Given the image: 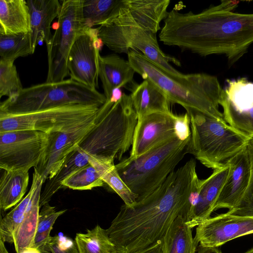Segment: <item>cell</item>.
I'll list each match as a JSON object with an SVG mask.
<instances>
[{"label":"cell","instance_id":"44dd1931","mask_svg":"<svg viewBox=\"0 0 253 253\" xmlns=\"http://www.w3.org/2000/svg\"><path fill=\"white\" fill-rule=\"evenodd\" d=\"M43 184L42 176L34 168L30 188L32 191L31 197L24 217L13 236V244L16 253H26L33 250L40 211L42 189Z\"/></svg>","mask_w":253,"mask_h":253},{"label":"cell","instance_id":"8992f818","mask_svg":"<svg viewBox=\"0 0 253 253\" xmlns=\"http://www.w3.org/2000/svg\"><path fill=\"white\" fill-rule=\"evenodd\" d=\"M191 135L187 153L212 169L225 165L248 144L252 138L236 130L224 120L194 110L187 111Z\"/></svg>","mask_w":253,"mask_h":253},{"label":"cell","instance_id":"4fadbf2b","mask_svg":"<svg viewBox=\"0 0 253 253\" xmlns=\"http://www.w3.org/2000/svg\"><path fill=\"white\" fill-rule=\"evenodd\" d=\"M220 106L225 121L251 138L253 137V83L245 78L227 80Z\"/></svg>","mask_w":253,"mask_h":253},{"label":"cell","instance_id":"ba28073f","mask_svg":"<svg viewBox=\"0 0 253 253\" xmlns=\"http://www.w3.org/2000/svg\"><path fill=\"white\" fill-rule=\"evenodd\" d=\"M103 105L72 104L24 114H0V133L27 130L47 134L71 132L95 121Z\"/></svg>","mask_w":253,"mask_h":253},{"label":"cell","instance_id":"6da1fadb","mask_svg":"<svg viewBox=\"0 0 253 253\" xmlns=\"http://www.w3.org/2000/svg\"><path fill=\"white\" fill-rule=\"evenodd\" d=\"M196 168L195 160L190 159L148 196L121 207L106 229L119 253L145 249L160 240L178 216L186 220L190 195L198 178Z\"/></svg>","mask_w":253,"mask_h":253},{"label":"cell","instance_id":"277c9868","mask_svg":"<svg viewBox=\"0 0 253 253\" xmlns=\"http://www.w3.org/2000/svg\"><path fill=\"white\" fill-rule=\"evenodd\" d=\"M127 54V60L135 73L161 89L170 103L181 105L186 111L194 110L224 120L219 107L225 90L216 77L205 73L174 77L163 71L139 52L129 50Z\"/></svg>","mask_w":253,"mask_h":253},{"label":"cell","instance_id":"83f0119b","mask_svg":"<svg viewBox=\"0 0 253 253\" xmlns=\"http://www.w3.org/2000/svg\"><path fill=\"white\" fill-rule=\"evenodd\" d=\"M75 241L79 253H119L106 229L99 225L85 233H77Z\"/></svg>","mask_w":253,"mask_h":253},{"label":"cell","instance_id":"7c38bea8","mask_svg":"<svg viewBox=\"0 0 253 253\" xmlns=\"http://www.w3.org/2000/svg\"><path fill=\"white\" fill-rule=\"evenodd\" d=\"M102 44L97 36V28H91L76 38L67 61L70 79L96 89L99 77L97 54Z\"/></svg>","mask_w":253,"mask_h":253},{"label":"cell","instance_id":"52a82bcc","mask_svg":"<svg viewBox=\"0 0 253 253\" xmlns=\"http://www.w3.org/2000/svg\"><path fill=\"white\" fill-rule=\"evenodd\" d=\"M107 99L97 89L71 79L24 88L0 104V114H20L72 104L104 105Z\"/></svg>","mask_w":253,"mask_h":253},{"label":"cell","instance_id":"f546056e","mask_svg":"<svg viewBox=\"0 0 253 253\" xmlns=\"http://www.w3.org/2000/svg\"><path fill=\"white\" fill-rule=\"evenodd\" d=\"M30 33L0 34V60L14 61L17 58L33 54Z\"/></svg>","mask_w":253,"mask_h":253},{"label":"cell","instance_id":"836d02e7","mask_svg":"<svg viewBox=\"0 0 253 253\" xmlns=\"http://www.w3.org/2000/svg\"><path fill=\"white\" fill-rule=\"evenodd\" d=\"M251 165V177L248 187L239 203L227 212L231 214L253 218V138L248 145Z\"/></svg>","mask_w":253,"mask_h":253},{"label":"cell","instance_id":"d590c367","mask_svg":"<svg viewBox=\"0 0 253 253\" xmlns=\"http://www.w3.org/2000/svg\"><path fill=\"white\" fill-rule=\"evenodd\" d=\"M51 253H79L75 241L55 236L45 246Z\"/></svg>","mask_w":253,"mask_h":253},{"label":"cell","instance_id":"ffe728a7","mask_svg":"<svg viewBox=\"0 0 253 253\" xmlns=\"http://www.w3.org/2000/svg\"><path fill=\"white\" fill-rule=\"evenodd\" d=\"M230 165L213 169L206 179L200 180L197 202L189 220L186 223L191 228L197 226L211 217L214 205L228 176Z\"/></svg>","mask_w":253,"mask_h":253},{"label":"cell","instance_id":"9c48e42d","mask_svg":"<svg viewBox=\"0 0 253 253\" xmlns=\"http://www.w3.org/2000/svg\"><path fill=\"white\" fill-rule=\"evenodd\" d=\"M97 36L110 49L119 53L129 50L139 52L168 74L177 77L183 74L170 63L180 66L176 58L168 55L161 49L156 34L139 27L120 26L109 23L97 28Z\"/></svg>","mask_w":253,"mask_h":253},{"label":"cell","instance_id":"1f68e13d","mask_svg":"<svg viewBox=\"0 0 253 253\" xmlns=\"http://www.w3.org/2000/svg\"><path fill=\"white\" fill-rule=\"evenodd\" d=\"M32 191L16 205L10 212L0 219V240L4 243H13L15 231L22 221L31 199Z\"/></svg>","mask_w":253,"mask_h":253},{"label":"cell","instance_id":"74e56055","mask_svg":"<svg viewBox=\"0 0 253 253\" xmlns=\"http://www.w3.org/2000/svg\"><path fill=\"white\" fill-rule=\"evenodd\" d=\"M161 242L159 240L145 249L133 253H162Z\"/></svg>","mask_w":253,"mask_h":253},{"label":"cell","instance_id":"30bf717a","mask_svg":"<svg viewBox=\"0 0 253 253\" xmlns=\"http://www.w3.org/2000/svg\"><path fill=\"white\" fill-rule=\"evenodd\" d=\"M83 0H64L58 16V26L46 45L48 71L46 82H58L69 75L67 61L76 38L89 30L83 15Z\"/></svg>","mask_w":253,"mask_h":253},{"label":"cell","instance_id":"d4e9b609","mask_svg":"<svg viewBox=\"0 0 253 253\" xmlns=\"http://www.w3.org/2000/svg\"><path fill=\"white\" fill-rule=\"evenodd\" d=\"M160 240L162 253H196L199 246L182 215L177 217Z\"/></svg>","mask_w":253,"mask_h":253},{"label":"cell","instance_id":"3957f363","mask_svg":"<svg viewBox=\"0 0 253 253\" xmlns=\"http://www.w3.org/2000/svg\"><path fill=\"white\" fill-rule=\"evenodd\" d=\"M137 121L130 95L124 93L104 115L96 119L93 127L67 156L58 173L47 180L41 193L40 208L61 189L62 181L90 160L110 163L115 159L121 160L132 145Z\"/></svg>","mask_w":253,"mask_h":253},{"label":"cell","instance_id":"5b68a950","mask_svg":"<svg viewBox=\"0 0 253 253\" xmlns=\"http://www.w3.org/2000/svg\"><path fill=\"white\" fill-rule=\"evenodd\" d=\"M189 140L181 141L175 136L138 157H129L115 165L121 178L137 196V201L152 193L174 171L187 153Z\"/></svg>","mask_w":253,"mask_h":253},{"label":"cell","instance_id":"60d3db41","mask_svg":"<svg viewBox=\"0 0 253 253\" xmlns=\"http://www.w3.org/2000/svg\"><path fill=\"white\" fill-rule=\"evenodd\" d=\"M38 250L39 251L40 253H51L46 249L45 246L39 249Z\"/></svg>","mask_w":253,"mask_h":253},{"label":"cell","instance_id":"7a4b0ae2","mask_svg":"<svg viewBox=\"0 0 253 253\" xmlns=\"http://www.w3.org/2000/svg\"><path fill=\"white\" fill-rule=\"evenodd\" d=\"M164 22L161 42L201 56L223 54L234 62L253 43V13H235L217 6L196 14L173 8Z\"/></svg>","mask_w":253,"mask_h":253},{"label":"cell","instance_id":"2e32d148","mask_svg":"<svg viewBox=\"0 0 253 253\" xmlns=\"http://www.w3.org/2000/svg\"><path fill=\"white\" fill-rule=\"evenodd\" d=\"M175 136L174 114L172 112L153 113L138 119L129 157H138Z\"/></svg>","mask_w":253,"mask_h":253},{"label":"cell","instance_id":"484cf974","mask_svg":"<svg viewBox=\"0 0 253 253\" xmlns=\"http://www.w3.org/2000/svg\"><path fill=\"white\" fill-rule=\"evenodd\" d=\"M29 175L27 171L5 170L0 179V208L6 211L18 204L27 191Z\"/></svg>","mask_w":253,"mask_h":253},{"label":"cell","instance_id":"7402d4cb","mask_svg":"<svg viewBox=\"0 0 253 253\" xmlns=\"http://www.w3.org/2000/svg\"><path fill=\"white\" fill-rule=\"evenodd\" d=\"M30 15V37L32 50L35 52L40 42L46 45L52 35L50 27L53 20L58 18L61 3L58 0H27Z\"/></svg>","mask_w":253,"mask_h":253},{"label":"cell","instance_id":"4dcf8cb0","mask_svg":"<svg viewBox=\"0 0 253 253\" xmlns=\"http://www.w3.org/2000/svg\"><path fill=\"white\" fill-rule=\"evenodd\" d=\"M100 172L92 164L72 173L61 182V188L66 187L78 190H91L104 185Z\"/></svg>","mask_w":253,"mask_h":253},{"label":"cell","instance_id":"e575fe53","mask_svg":"<svg viewBox=\"0 0 253 253\" xmlns=\"http://www.w3.org/2000/svg\"><path fill=\"white\" fill-rule=\"evenodd\" d=\"M66 211L67 210L57 211L55 207L50 206L48 203L45 204L39 213L36 235L50 238V233L54 223L57 218Z\"/></svg>","mask_w":253,"mask_h":253},{"label":"cell","instance_id":"8d00e7d4","mask_svg":"<svg viewBox=\"0 0 253 253\" xmlns=\"http://www.w3.org/2000/svg\"><path fill=\"white\" fill-rule=\"evenodd\" d=\"M174 130L176 136L184 141L190 137V119L187 113L177 115L174 114Z\"/></svg>","mask_w":253,"mask_h":253},{"label":"cell","instance_id":"d6986e66","mask_svg":"<svg viewBox=\"0 0 253 253\" xmlns=\"http://www.w3.org/2000/svg\"><path fill=\"white\" fill-rule=\"evenodd\" d=\"M98 76L102 83L104 94L107 101L116 88L126 87L132 90L135 70L128 60L116 54L101 56L97 54Z\"/></svg>","mask_w":253,"mask_h":253},{"label":"cell","instance_id":"4316f807","mask_svg":"<svg viewBox=\"0 0 253 253\" xmlns=\"http://www.w3.org/2000/svg\"><path fill=\"white\" fill-rule=\"evenodd\" d=\"M122 0H83V15L87 29L107 24L119 14Z\"/></svg>","mask_w":253,"mask_h":253},{"label":"cell","instance_id":"f1b7e54d","mask_svg":"<svg viewBox=\"0 0 253 253\" xmlns=\"http://www.w3.org/2000/svg\"><path fill=\"white\" fill-rule=\"evenodd\" d=\"M89 163L97 169L104 183L107 184L120 197L124 204L130 206L137 202V196L121 178L114 163H103L95 160L91 161Z\"/></svg>","mask_w":253,"mask_h":253},{"label":"cell","instance_id":"cb8c5ba5","mask_svg":"<svg viewBox=\"0 0 253 253\" xmlns=\"http://www.w3.org/2000/svg\"><path fill=\"white\" fill-rule=\"evenodd\" d=\"M30 15L25 0H0V34L30 32Z\"/></svg>","mask_w":253,"mask_h":253},{"label":"cell","instance_id":"ac0fdd59","mask_svg":"<svg viewBox=\"0 0 253 253\" xmlns=\"http://www.w3.org/2000/svg\"><path fill=\"white\" fill-rule=\"evenodd\" d=\"M228 176L214 205L213 211L231 210L244 196L250 182L251 165L247 146L228 161Z\"/></svg>","mask_w":253,"mask_h":253},{"label":"cell","instance_id":"d6a6232c","mask_svg":"<svg viewBox=\"0 0 253 253\" xmlns=\"http://www.w3.org/2000/svg\"><path fill=\"white\" fill-rule=\"evenodd\" d=\"M23 88L14 61L0 60V97L14 96Z\"/></svg>","mask_w":253,"mask_h":253},{"label":"cell","instance_id":"e0dca14e","mask_svg":"<svg viewBox=\"0 0 253 253\" xmlns=\"http://www.w3.org/2000/svg\"><path fill=\"white\" fill-rule=\"evenodd\" d=\"M169 3V0H122L119 15L109 23L137 26L157 34Z\"/></svg>","mask_w":253,"mask_h":253},{"label":"cell","instance_id":"603a6c76","mask_svg":"<svg viewBox=\"0 0 253 253\" xmlns=\"http://www.w3.org/2000/svg\"><path fill=\"white\" fill-rule=\"evenodd\" d=\"M130 95L138 119L153 113L171 112L168 96L149 80L136 84Z\"/></svg>","mask_w":253,"mask_h":253},{"label":"cell","instance_id":"f35d334b","mask_svg":"<svg viewBox=\"0 0 253 253\" xmlns=\"http://www.w3.org/2000/svg\"><path fill=\"white\" fill-rule=\"evenodd\" d=\"M197 251V253H222L218 248L203 247L199 245ZM243 253H253V247Z\"/></svg>","mask_w":253,"mask_h":253},{"label":"cell","instance_id":"8fae6325","mask_svg":"<svg viewBox=\"0 0 253 253\" xmlns=\"http://www.w3.org/2000/svg\"><path fill=\"white\" fill-rule=\"evenodd\" d=\"M48 134L36 130L0 133V168L27 171L36 168L47 145Z\"/></svg>","mask_w":253,"mask_h":253},{"label":"cell","instance_id":"ab89813d","mask_svg":"<svg viewBox=\"0 0 253 253\" xmlns=\"http://www.w3.org/2000/svg\"><path fill=\"white\" fill-rule=\"evenodd\" d=\"M0 253H9L4 245V243L1 240H0Z\"/></svg>","mask_w":253,"mask_h":253},{"label":"cell","instance_id":"5bb4252c","mask_svg":"<svg viewBox=\"0 0 253 253\" xmlns=\"http://www.w3.org/2000/svg\"><path fill=\"white\" fill-rule=\"evenodd\" d=\"M253 234V218L227 213L206 219L196 227L194 239L203 247L218 248L227 242Z\"/></svg>","mask_w":253,"mask_h":253},{"label":"cell","instance_id":"9a60e30c","mask_svg":"<svg viewBox=\"0 0 253 253\" xmlns=\"http://www.w3.org/2000/svg\"><path fill=\"white\" fill-rule=\"evenodd\" d=\"M95 121L69 132H54L48 134L47 145L38 166L35 168L43 183L53 178L59 172L67 156L73 152Z\"/></svg>","mask_w":253,"mask_h":253}]
</instances>
